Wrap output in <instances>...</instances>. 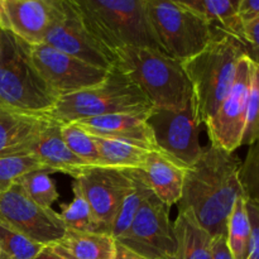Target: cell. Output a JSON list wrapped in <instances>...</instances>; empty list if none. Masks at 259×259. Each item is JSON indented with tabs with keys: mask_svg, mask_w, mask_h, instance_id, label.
Here are the masks:
<instances>
[{
	"mask_svg": "<svg viewBox=\"0 0 259 259\" xmlns=\"http://www.w3.org/2000/svg\"><path fill=\"white\" fill-rule=\"evenodd\" d=\"M259 141V65L253 62L252 82L248 99L247 121L242 146H252Z\"/></svg>",
	"mask_w": 259,
	"mask_h": 259,
	"instance_id": "1f68e13d",
	"label": "cell"
},
{
	"mask_svg": "<svg viewBox=\"0 0 259 259\" xmlns=\"http://www.w3.org/2000/svg\"><path fill=\"white\" fill-rule=\"evenodd\" d=\"M153 105L138 86L116 66L94 88L61 96L47 114L58 123H73L113 114H149Z\"/></svg>",
	"mask_w": 259,
	"mask_h": 259,
	"instance_id": "8992f818",
	"label": "cell"
},
{
	"mask_svg": "<svg viewBox=\"0 0 259 259\" xmlns=\"http://www.w3.org/2000/svg\"><path fill=\"white\" fill-rule=\"evenodd\" d=\"M189 9L199 14L215 29L238 38L244 45V25L238 15L239 0H181Z\"/></svg>",
	"mask_w": 259,
	"mask_h": 259,
	"instance_id": "603a6c76",
	"label": "cell"
},
{
	"mask_svg": "<svg viewBox=\"0 0 259 259\" xmlns=\"http://www.w3.org/2000/svg\"><path fill=\"white\" fill-rule=\"evenodd\" d=\"M176 252L172 259H212V237L194 215L187 210H179L174 223Z\"/></svg>",
	"mask_w": 259,
	"mask_h": 259,
	"instance_id": "44dd1931",
	"label": "cell"
},
{
	"mask_svg": "<svg viewBox=\"0 0 259 259\" xmlns=\"http://www.w3.org/2000/svg\"><path fill=\"white\" fill-rule=\"evenodd\" d=\"M37 169L48 171L32 153L15 154L0 158V194L8 191L23 175Z\"/></svg>",
	"mask_w": 259,
	"mask_h": 259,
	"instance_id": "f546056e",
	"label": "cell"
},
{
	"mask_svg": "<svg viewBox=\"0 0 259 259\" xmlns=\"http://www.w3.org/2000/svg\"><path fill=\"white\" fill-rule=\"evenodd\" d=\"M147 13L161 51L180 62L201 52L220 33L181 0H147Z\"/></svg>",
	"mask_w": 259,
	"mask_h": 259,
	"instance_id": "52a82bcc",
	"label": "cell"
},
{
	"mask_svg": "<svg viewBox=\"0 0 259 259\" xmlns=\"http://www.w3.org/2000/svg\"><path fill=\"white\" fill-rule=\"evenodd\" d=\"M46 248L0 224V259H33Z\"/></svg>",
	"mask_w": 259,
	"mask_h": 259,
	"instance_id": "f1b7e54d",
	"label": "cell"
},
{
	"mask_svg": "<svg viewBox=\"0 0 259 259\" xmlns=\"http://www.w3.org/2000/svg\"><path fill=\"white\" fill-rule=\"evenodd\" d=\"M115 65L153 108L182 109L192 100V88L182 62L156 48L126 47L116 51Z\"/></svg>",
	"mask_w": 259,
	"mask_h": 259,
	"instance_id": "3957f363",
	"label": "cell"
},
{
	"mask_svg": "<svg viewBox=\"0 0 259 259\" xmlns=\"http://www.w3.org/2000/svg\"><path fill=\"white\" fill-rule=\"evenodd\" d=\"M58 99L33 63L29 46L0 30V105L25 113L48 114Z\"/></svg>",
	"mask_w": 259,
	"mask_h": 259,
	"instance_id": "5b68a950",
	"label": "cell"
},
{
	"mask_svg": "<svg viewBox=\"0 0 259 259\" xmlns=\"http://www.w3.org/2000/svg\"><path fill=\"white\" fill-rule=\"evenodd\" d=\"M239 179L245 200L259 207V141L249 146L247 157L240 166Z\"/></svg>",
	"mask_w": 259,
	"mask_h": 259,
	"instance_id": "4dcf8cb0",
	"label": "cell"
},
{
	"mask_svg": "<svg viewBox=\"0 0 259 259\" xmlns=\"http://www.w3.org/2000/svg\"><path fill=\"white\" fill-rule=\"evenodd\" d=\"M94 137L100 154L101 167L119 169H143L146 159L153 149L146 144L108 137Z\"/></svg>",
	"mask_w": 259,
	"mask_h": 259,
	"instance_id": "7402d4cb",
	"label": "cell"
},
{
	"mask_svg": "<svg viewBox=\"0 0 259 259\" xmlns=\"http://www.w3.org/2000/svg\"><path fill=\"white\" fill-rule=\"evenodd\" d=\"M212 259H233L227 244V235H219L212 240Z\"/></svg>",
	"mask_w": 259,
	"mask_h": 259,
	"instance_id": "d590c367",
	"label": "cell"
},
{
	"mask_svg": "<svg viewBox=\"0 0 259 259\" xmlns=\"http://www.w3.org/2000/svg\"><path fill=\"white\" fill-rule=\"evenodd\" d=\"M30 153L52 174L70 175L73 180L85 168L90 167L71 152L61 136V123L53 120L40 134Z\"/></svg>",
	"mask_w": 259,
	"mask_h": 259,
	"instance_id": "d6986e66",
	"label": "cell"
},
{
	"mask_svg": "<svg viewBox=\"0 0 259 259\" xmlns=\"http://www.w3.org/2000/svg\"><path fill=\"white\" fill-rule=\"evenodd\" d=\"M75 3L89 32L113 55L126 47L161 50L149 23L147 0H75Z\"/></svg>",
	"mask_w": 259,
	"mask_h": 259,
	"instance_id": "277c9868",
	"label": "cell"
},
{
	"mask_svg": "<svg viewBox=\"0 0 259 259\" xmlns=\"http://www.w3.org/2000/svg\"><path fill=\"white\" fill-rule=\"evenodd\" d=\"M50 22V0H0V30L29 47L45 43Z\"/></svg>",
	"mask_w": 259,
	"mask_h": 259,
	"instance_id": "9a60e30c",
	"label": "cell"
},
{
	"mask_svg": "<svg viewBox=\"0 0 259 259\" xmlns=\"http://www.w3.org/2000/svg\"><path fill=\"white\" fill-rule=\"evenodd\" d=\"M61 136L76 157L89 166H101L100 154L94 137L77 123H61Z\"/></svg>",
	"mask_w": 259,
	"mask_h": 259,
	"instance_id": "4316f807",
	"label": "cell"
},
{
	"mask_svg": "<svg viewBox=\"0 0 259 259\" xmlns=\"http://www.w3.org/2000/svg\"><path fill=\"white\" fill-rule=\"evenodd\" d=\"M73 199L68 204H61L60 217L66 229L81 230V232L108 233L96 220L90 204L81 191L77 182H72ZM109 234V233H108Z\"/></svg>",
	"mask_w": 259,
	"mask_h": 259,
	"instance_id": "484cf974",
	"label": "cell"
},
{
	"mask_svg": "<svg viewBox=\"0 0 259 259\" xmlns=\"http://www.w3.org/2000/svg\"><path fill=\"white\" fill-rule=\"evenodd\" d=\"M238 15L243 25L253 22L259 18V0H239Z\"/></svg>",
	"mask_w": 259,
	"mask_h": 259,
	"instance_id": "e575fe53",
	"label": "cell"
},
{
	"mask_svg": "<svg viewBox=\"0 0 259 259\" xmlns=\"http://www.w3.org/2000/svg\"><path fill=\"white\" fill-rule=\"evenodd\" d=\"M48 247L65 259H113L116 240L108 233L67 229L58 242Z\"/></svg>",
	"mask_w": 259,
	"mask_h": 259,
	"instance_id": "ffe728a7",
	"label": "cell"
},
{
	"mask_svg": "<svg viewBox=\"0 0 259 259\" xmlns=\"http://www.w3.org/2000/svg\"><path fill=\"white\" fill-rule=\"evenodd\" d=\"M131 171L133 176V190L124 199L110 229L111 237L115 240L126 232L142 205L153 195L143 171L142 169H131Z\"/></svg>",
	"mask_w": 259,
	"mask_h": 259,
	"instance_id": "cb8c5ba5",
	"label": "cell"
},
{
	"mask_svg": "<svg viewBox=\"0 0 259 259\" xmlns=\"http://www.w3.org/2000/svg\"><path fill=\"white\" fill-rule=\"evenodd\" d=\"M149 114H113L73 121L89 134L124 141H133L157 149L153 133L147 123Z\"/></svg>",
	"mask_w": 259,
	"mask_h": 259,
	"instance_id": "ac0fdd59",
	"label": "cell"
},
{
	"mask_svg": "<svg viewBox=\"0 0 259 259\" xmlns=\"http://www.w3.org/2000/svg\"><path fill=\"white\" fill-rule=\"evenodd\" d=\"M0 224L46 247L58 242L67 230L60 212L33 201L18 182L0 194Z\"/></svg>",
	"mask_w": 259,
	"mask_h": 259,
	"instance_id": "30bf717a",
	"label": "cell"
},
{
	"mask_svg": "<svg viewBox=\"0 0 259 259\" xmlns=\"http://www.w3.org/2000/svg\"><path fill=\"white\" fill-rule=\"evenodd\" d=\"M147 123L151 126L158 151L186 168L196 163L201 156L202 147L194 99L182 109L153 108Z\"/></svg>",
	"mask_w": 259,
	"mask_h": 259,
	"instance_id": "9c48e42d",
	"label": "cell"
},
{
	"mask_svg": "<svg viewBox=\"0 0 259 259\" xmlns=\"http://www.w3.org/2000/svg\"><path fill=\"white\" fill-rule=\"evenodd\" d=\"M29 48L33 63L60 98L99 85L110 71L77 60L46 43Z\"/></svg>",
	"mask_w": 259,
	"mask_h": 259,
	"instance_id": "4fadbf2b",
	"label": "cell"
},
{
	"mask_svg": "<svg viewBox=\"0 0 259 259\" xmlns=\"http://www.w3.org/2000/svg\"><path fill=\"white\" fill-rule=\"evenodd\" d=\"M75 181L90 204L96 220L110 234L111 225L124 199L133 190L132 171L90 166Z\"/></svg>",
	"mask_w": 259,
	"mask_h": 259,
	"instance_id": "5bb4252c",
	"label": "cell"
},
{
	"mask_svg": "<svg viewBox=\"0 0 259 259\" xmlns=\"http://www.w3.org/2000/svg\"><path fill=\"white\" fill-rule=\"evenodd\" d=\"M113 259H147L142 255H139L138 253L133 252V250L128 249L124 245L119 244L116 242V249H115V255H114Z\"/></svg>",
	"mask_w": 259,
	"mask_h": 259,
	"instance_id": "8d00e7d4",
	"label": "cell"
},
{
	"mask_svg": "<svg viewBox=\"0 0 259 259\" xmlns=\"http://www.w3.org/2000/svg\"><path fill=\"white\" fill-rule=\"evenodd\" d=\"M17 182L33 201L43 207H52L53 202L57 201L60 197L50 171L37 169L28 172Z\"/></svg>",
	"mask_w": 259,
	"mask_h": 259,
	"instance_id": "83f0119b",
	"label": "cell"
},
{
	"mask_svg": "<svg viewBox=\"0 0 259 259\" xmlns=\"http://www.w3.org/2000/svg\"><path fill=\"white\" fill-rule=\"evenodd\" d=\"M116 242L147 259H172L176 252V239L169 207L153 194Z\"/></svg>",
	"mask_w": 259,
	"mask_h": 259,
	"instance_id": "8fae6325",
	"label": "cell"
},
{
	"mask_svg": "<svg viewBox=\"0 0 259 259\" xmlns=\"http://www.w3.org/2000/svg\"><path fill=\"white\" fill-rule=\"evenodd\" d=\"M52 121L47 114L25 113L0 105V158L30 153Z\"/></svg>",
	"mask_w": 259,
	"mask_h": 259,
	"instance_id": "2e32d148",
	"label": "cell"
},
{
	"mask_svg": "<svg viewBox=\"0 0 259 259\" xmlns=\"http://www.w3.org/2000/svg\"><path fill=\"white\" fill-rule=\"evenodd\" d=\"M247 209L250 220V228H252V235H250L249 250L245 259H259V207L257 204L247 200Z\"/></svg>",
	"mask_w": 259,
	"mask_h": 259,
	"instance_id": "836d02e7",
	"label": "cell"
},
{
	"mask_svg": "<svg viewBox=\"0 0 259 259\" xmlns=\"http://www.w3.org/2000/svg\"><path fill=\"white\" fill-rule=\"evenodd\" d=\"M33 259H65V258L61 257V255H58L57 253L53 252L50 247H46L45 249L37 255V257Z\"/></svg>",
	"mask_w": 259,
	"mask_h": 259,
	"instance_id": "74e56055",
	"label": "cell"
},
{
	"mask_svg": "<svg viewBox=\"0 0 259 259\" xmlns=\"http://www.w3.org/2000/svg\"><path fill=\"white\" fill-rule=\"evenodd\" d=\"M242 162L214 144L202 147L196 163L186 169L179 210H187L212 237L227 235L228 219L243 195L239 172Z\"/></svg>",
	"mask_w": 259,
	"mask_h": 259,
	"instance_id": "6da1fadb",
	"label": "cell"
},
{
	"mask_svg": "<svg viewBox=\"0 0 259 259\" xmlns=\"http://www.w3.org/2000/svg\"><path fill=\"white\" fill-rule=\"evenodd\" d=\"M50 7L46 45L104 70L115 65V56L89 32L75 0H50Z\"/></svg>",
	"mask_w": 259,
	"mask_h": 259,
	"instance_id": "ba28073f",
	"label": "cell"
},
{
	"mask_svg": "<svg viewBox=\"0 0 259 259\" xmlns=\"http://www.w3.org/2000/svg\"><path fill=\"white\" fill-rule=\"evenodd\" d=\"M247 56L259 65V18L244 25L243 30Z\"/></svg>",
	"mask_w": 259,
	"mask_h": 259,
	"instance_id": "d6a6232c",
	"label": "cell"
},
{
	"mask_svg": "<svg viewBox=\"0 0 259 259\" xmlns=\"http://www.w3.org/2000/svg\"><path fill=\"white\" fill-rule=\"evenodd\" d=\"M186 169L161 151H152L142 171L154 196L171 209L181 200Z\"/></svg>",
	"mask_w": 259,
	"mask_h": 259,
	"instance_id": "e0dca14e",
	"label": "cell"
},
{
	"mask_svg": "<svg viewBox=\"0 0 259 259\" xmlns=\"http://www.w3.org/2000/svg\"><path fill=\"white\" fill-rule=\"evenodd\" d=\"M250 235H252V228L248 215L247 200L244 196H240L235 201L227 225V244L233 259L247 258Z\"/></svg>",
	"mask_w": 259,
	"mask_h": 259,
	"instance_id": "d4e9b609",
	"label": "cell"
},
{
	"mask_svg": "<svg viewBox=\"0 0 259 259\" xmlns=\"http://www.w3.org/2000/svg\"><path fill=\"white\" fill-rule=\"evenodd\" d=\"M247 56L245 46L227 33L217 37L194 57L182 62L192 88L197 121L205 124L229 93L239 61Z\"/></svg>",
	"mask_w": 259,
	"mask_h": 259,
	"instance_id": "7a4b0ae2",
	"label": "cell"
},
{
	"mask_svg": "<svg viewBox=\"0 0 259 259\" xmlns=\"http://www.w3.org/2000/svg\"><path fill=\"white\" fill-rule=\"evenodd\" d=\"M252 73L253 61L244 56L238 63L234 82L229 93L214 115L205 123L210 143L228 152H234L242 146Z\"/></svg>",
	"mask_w": 259,
	"mask_h": 259,
	"instance_id": "7c38bea8",
	"label": "cell"
}]
</instances>
